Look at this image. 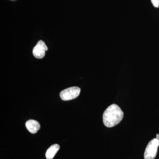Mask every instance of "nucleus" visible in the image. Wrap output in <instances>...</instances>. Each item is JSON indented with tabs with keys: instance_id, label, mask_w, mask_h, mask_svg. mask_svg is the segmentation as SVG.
I'll return each instance as SVG.
<instances>
[{
	"instance_id": "1",
	"label": "nucleus",
	"mask_w": 159,
	"mask_h": 159,
	"mask_svg": "<svg viewBox=\"0 0 159 159\" xmlns=\"http://www.w3.org/2000/svg\"><path fill=\"white\" fill-rule=\"evenodd\" d=\"M123 116L124 113L119 106L117 104H111L103 113V124L107 127H113L122 121Z\"/></svg>"
},
{
	"instance_id": "2",
	"label": "nucleus",
	"mask_w": 159,
	"mask_h": 159,
	"mask_svg": "<svg viewBox=\"0 0 159 159\" xmlns=\"http://www.w3.org/2000/svg\"><path fill=\"white\" fill-rule=\"evenodd\" d=\"M159 141L156 138L152 139L146 146L144 153L145 159H154L156 157Z\"/></svg>"
},
{
	"instance_id": "3",
	"label": "nucleus",
	"mask_w": 159,
	"mask_h": 159,
	"mask_svg": "<svg viewBox=\"0 0 159 159\" xmlns=\"http://www.w3.org/2000/svg\"><path fill=\"white\" fill-rule=\"evenodd\" d=\"M80 89L78 87H72L63 90L60 93L61 98L64 101L75 99L80 93Z\"/></svg>"
},
{
	"instance_id": "4",
	"label": "nucleus",
	"mask_w": 159,
	"mask_h": 159,
	"mask_svg": "<svg viewBox=\"0 0 159 159\" xmlns=\"http://www.w3.org/2000/svg\"><path fill=\"white\" fill-rule=\"evenodd\" d=\"M48 50V48L42 40H39L33 49V54L38 59H41L45 55V51Z\"/></svg>"
},
{
	"instance_id": "5",
	"label": "nucleus",
	"mask_w": 159,
	"mask_h": 159,
	"mask_svg": "<svg viewBox=\"0 0 159 159\" xmlns=\"http://www.w3.org/2000/svg\"><path fill=\"white\" fill-rule=\"evenodd\" d=\"M25 125L27 129L31 134L36 133L40 128L39 122L32 119L28 120L26 122Z\"/></svg>"
},
{
	"instance_id": "6",
	"label": "nucleus",
	"mask_w": 159,
	"mask_h": 159,
	"mask_svg": "<svg viewBox=\"0 0 159 159\" xmlns=\"http://www.w3.org/2000/svg\"><path fill=\"white\" fill-rule=\"evenodd\" d=\"M60 148L59 145L58 144H54L50 146L46 153V157L47 159H53L57 153Z\"/></svg>"
},
{
	"instance_id": "7",
	"label": "nucleus",
	"mask_w": 159,
	"mask_h": 159,
	"mask_svg": "<svg viewBox=\"0 0 159 159\" xmlns=\"http://www.w3.org/2000/svg\"><path fill=\"white\" fill-rule=\"evenodd\" d=\"M152 5L156 8L159 7V0H151Z\"/></svg>"
},
{
	"instance_id": "8",
	"label": "nucleus",
	"mask_w": 159,
	"mask_h": 159,
	"mask_svg": "<svg viewBox=\"0 0 159 159\" xmlns=\"http://www.w3.org/2000/svg\"><path fill=\"white\" fill-rule=\"evenodd\" d=\"M156 139L159 141V134H157Z\"/></svg>"
}]
</instances>
